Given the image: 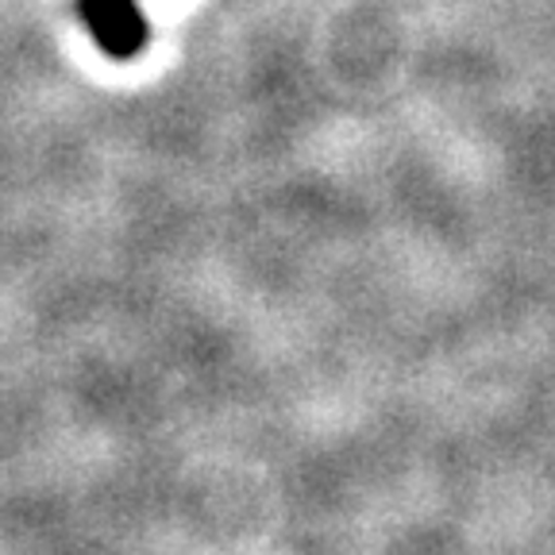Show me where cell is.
<instances>
[{"label":"cell","instance_id":"obj_1","mask_svg":"<svg viewBox=\"0 0 555 555\" xmlns=\"http://www.w3.org/2000/svg\"><path fill=\"white\" fill-rule=\"evenodd\" d=\"M74 9L108 59L128 62L151 43V24L135 0H74Z\"/></svg>","mask_w":555,"mask_h":555}]
</instances>
